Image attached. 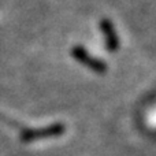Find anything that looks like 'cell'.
<instances>
[{
    "instance_id": "obj_1",
    "label": "cell",
    "mask_w": 156,
    "mask_h": 156,
    "mask_svg": "<svg viewBox=\"0 0 156 156\" xmlns=\"http://www.w3.org/2000/svg\"><path fill=\"white\" fill-rule=\"evenodd\" d=\"M100 26H101L103 34H104V38H105V47H107V49H110V51H116L119 47V40H118V36H116L115 29H114L111 21L103 19Z\"/></svg>"
},
{
    "instance_id": "obj_2",
    "label": "cell",
    "mask_w": 156,
    "mask_h": 156,
    "mask_svg": "<svg viewBox=\"0 0 156 156\" xmlns=\"http://www.w3.org/2000/svg\"><path fill=\"white\" fill-rule=\"evenodd\" d=\"M74 56L77 58L80 62L85 63L88 67H90L92 70L94 71H99V73H103V71L107 70L105 65L101 62V60H97V59H93V58L89 56V54H86L82 48H76L74 49Z\"/></svg>"
}]
</instances>
